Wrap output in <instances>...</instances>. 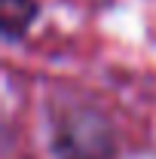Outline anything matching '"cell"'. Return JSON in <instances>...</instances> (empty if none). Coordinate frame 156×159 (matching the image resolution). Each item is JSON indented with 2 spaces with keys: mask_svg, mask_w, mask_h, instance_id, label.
Wrapping results in <instances>:
<instances>
[{
  "mask_svg": "<svg viewBox=\"0 0 156 159\" xmlns=\"http://www.w3.org/2000/svg\"><path fill=\"white\" fill-rule=\"evenodd\" d=\"M40 3L37 0H0V28L3 40H19L28 34V28L37 21Z\"/></svg>",
  "mask_w": 156,
  "mask_h": 159,
  "instance_id": "cell-2",
  "label": "cell"
},
{
  "mask_svg": "<svg viewBox=\"0 0 156 159\" xmlns=\"http://www.w3.org/2000/svg\"><path fill=\"white\" fill-rule=\"evenodd\" d=\"M58 156L61 159H107L110 132L95 113H71L58 129Z\"/></svg>",
  "mask_w": 156,
  "mask_h": 159,
  "instance_id": "cell-1",
  "label": "cell"
}]
</instances>
